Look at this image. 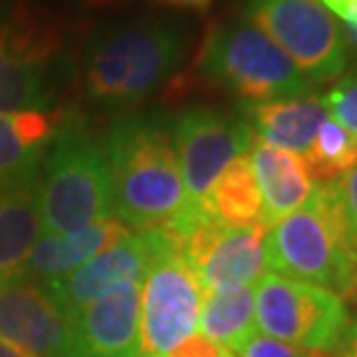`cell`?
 Returning <instances> with one entry per match:
<instances>
[{
	"mask_svg": "<svg viewBox=\"0 0 357 357\" xmlns=\"http://www.w3.org/2000/svg\"><path fill=\"white\" fill-rule=\"evenodd\" d=\"M192 30L173 17H134L97 26L83 51V95L104 111L150 100L185 63Z\"/></svg>",
	"mask_w": 357,
	"mask_h": 357,
	"instance_id": "6da1fadb",
	"label": "cell"
},
{
	"mask_svg": "<svg viewBox=\"0 0 357 357\" xmlns=\"http://www.w3.org/2000/svg\"><path fill=\"white\" fill-rule=\"evenodd\" d=\"M113 185V219L136 233L171 231L189 210L171 127L162 118H118L102 141Z\"/></svg>",
	"mask_w": 357,
	"mask_h": 357,
	"instance_id": "7a4b0ae2",
	"label": "cell"
},
{
	"mask_svg": "<svg viewBox=\"0 0 357 357\" xmlns=\"http://www.w3.org/2000/svg\"><path fill=\"white\" fill-rule=\"evenodd\" d=\"M265 265L275 275L321 286L344 302H357V249L334 182L316 185L302 208L270 226Z\"/></svg>",
	"mask_w": 357,
	"mask_h": 357,
	"instance_id": "3957f363",
	"label": "cell"
},
{
	"mask_svg": "<svg viewBox=\"0 0 357 357\" xmlns=\"http://www.w3.org/2000/svg\"><path fill=\"white\" fill-rule=\"evenodd\" d=\"M40 173L35 199L44 235H70L113 219V185L104 148L77 120L63 118Z\"/></svg>",
	"mask_w": 357,
	"mask_h": 357,
	"instance_id": "277c9868",
	"label": "cell"
},
{
	"mask_svg": "<svg viewBox=\"0 0 357 357\" xmlns=\"http://www.w3.org/2000/svg\"><path fill=\"white\" fill-rule=\"evenodd\" d=\"M196 77L238 100L240 106L311 93L291 58L245 17L215 24L196 56Z\"/></svg>",
	"mask_w": 357,
	"mask_h": 357,
	"instance_id": "5b68a950",
	"label": "cell"
},
{
	"mask_svg": "<svg viewBox=\"0 0 357 357\" xmlns=\"http://www.w3.org/2000/svg\"><path fill=\"white\" fill-rule=\"evenodd\" d=\"M67 83L65 35L56 19L28 7L0 17V113H53Z\"/></svg>",
	"mask_w": 357,
	"mask_h": 357,
	"instance_id": "8992f818",
	"label": "cell"
},
{
	"mask_svg": "<svg viewBox=\"0 0 357 357\" xmlns=\"http://www.w3.org/2000/svg\"><path fill=\"white\" fill-rule=\"evenodd\" d=\"M150 256L139 295V357H164L199 328L203 288L166 233H146Z\"/></svg>",
	"mask_w": 357,
	"mask_h": 357,
	"instance_id": "52a82bcc",
	"label": "cell"
},
{
	"mask_svg": "<svg viewBox=\"0 0 357 357\" xmlns=\"http://www.w3.org/2000/svg\"><path fill=\"white\" fill-rule=\"evenodd\" d=\"M254 314L265 337L323 355L337 348L353 318L339 295L275 272L256 281Z\"/></svg>",
	"mask_w": 357,
	"mask_h": 357,
	"instance_id": "ba28073f",
	"label": "cell"
},
{
	"mask_svg": "<svg viewBox=\"0 0 357 357\" xmlns=\"http://www.w3.org/2000/svg\"><path fill=\"white\" fill-rule=\"evenodd\" d=\"M245 19L291 58L311 86L337 81L348 70L341 24L318 0H245Z\"/></svg>",
	"mask_w": 357,
	"mask_h": 357,
	"instance_id": "9c48e42d",
	"label": "cell"
},
{
	"mask_svg": "<svg viewBox=\"0 0 357 357\" xmlns=\"http://www.w3.org/2000/svg\"><path fill=\"white\" fill-rule=\"evenodd\" d=\"M171 134L182 185L194 210H201L226 166L233 159L247 155L254 143V132L245 118L210 106H194L178 113L171 125Z\"/></svg>",
	"mask_w": 357,
	"mask_h": 357,
	"instance_id": "30bf717a",
	"label": "cell"
},
{
	"mask_svg": "<svg viewBox=\"0 0 357 357\" xmlns=\"http://www.w3.org/2000/svg\"><path fill=\"white\" fill-rule=\"evenodd\" d=\"M265 233L261 226H226L208 215L194 219L173 242L205 293L254 286L265 272Z\"/></svg>",
	"mask_w": 357,
	"mask_h": 357,
	"instance_id": "8fae6325",
	"label": "cell"
},
{
	"mask_svg": "<svg viewBox=\"0 0 357 357\" xmlns=\"http://www.w3.org/2000/svg\"><path fill=\"white\" fill-rule=\"evenodd\" d=\"M0 339L28 357H79L72 321L24 272L0 277Z\"/></svg>",
	"mask_w": 357,
	"mask_h": 357,
	"instance_id": "7c38bea8",
	"label": "cell"
},
{
	"mask_svg": "<svg viewBox=\"0 0 357 357\" xmlns=\"http://www.w3.org/2000/svg\"><path fill=\"white\" fill-rule=\"evenodd\" d=\"M148 256L150 247L146 233H129L70 275L40 281V284L60 311L72 321L81 309L93 305L104 295L116 293L120 288L141 286Z\"/></svg>",
	"mask_w": 357,
	"mask_h": 357,
	"instance_id": "4fadbf2b",
	"label": "cell"
},
{
	"mask_svg": "<svg viewBox=\"0 0 357 357\" xmlns=\"http://www.w3.org/2000/svg\"><path fill=\"white\" fill-rule=\"evenodd\" d=\"M139 286L109 293L72 318L79 357H139Z\"/></svg>",
	"mask_w": 357,
	"mask_h": 357,
	"instance_id": "5bb4252c",
	"label": "cell"
},
{
	"mask_svg": "<svg viewBox=\"0 0 357 357\" xmlns=\"http://www.w3.org/2000/svg\"><path fill=\"white\" fill-rule=\"evenodd\" d=\"M63 113H0V192L33 189Z\"/></svg>",
	"mask_w": 357,
	"mask_h": 357,
	"instance_id": "9a60e30c",
	"label": "cell"
},
{
	"mask_svg": "<svg viewBox=\"0 0 357 357\" xmlns=\"http://www.w3.org/2000/svg\"><path fill=\"white\" fill-rule=\"evenodd\" d=\"M247 157L263 199L265 229L302 208L314 194L316 185L300 155L272 148L254 136Z\"/></svg>",
	"mask_w": 357,
	"mask_h": 357,
	"instance_id": "2e32d148",
	"label": "cell"
},
{
	"mask_svg": "<svg viewBox=\"0 0 357 357\" xmlns=\"http://www.w3.org/2000/svg\"><path fill=\"white\" fill-rule=\"evenodd\" d=\"M240 116L247 120L258 141L293 155H305L325 120L323 100L318 95L288 97V100L240 106Z\"/></svg>",
	"mask_w": 357,
	"mask_h": 357,
	"instance_id": "e0dca14e",
	"label": "cell"
},
{
	"mask_svg": "<svg viewBox=\"0 0 357 357\" xmlns=\"http://www.w3.org/2000/svg\"><path fill=\"white\" fill-rule=\"evenodd\" d=\"M125 235H129V229L118 219H104L70 235H42L24 265V275L37 277L40 281L60 279Z\"/></svg>",
	"mask_w": 357,
	"mask_h": 357,
	"instance_id": "ac0fdd59",
	"label": "cell"
},
{
	"mask_svg": "<svg viewBox=\"0 0 357 357\" xmlns=\"http://www.w3.org/2000/svg\"><path fill=\"white\" fill-rule=\"evenodd\" d=\"M208 215L226 226H261L265 229L263 199L258 192L249 157L242 155L226 166L201 205Z\"/></svg>",
	"mask_w": 357,
	"mask_h": 357,
	"instance_id": "d6986e66",
	"label": "cell"
},
{
	"mask_svg": "<svg viewBox=\"0 0 357 357\" xmlns=\"http://www.w3.org/2000/svg\"><path fill=\"white\" fill-rule=\"evenodd\" d=\"M42 233L40 208L33 189L0 192V277L24 272Z\"/></svg>",
	"mask_w": 357,
	"mask_h": 357,
	"instance_id": "ffe728a7",
	"label": "cell"
},
{
	"mask_svg": "<svg viewBox=\"0 0 357 357\" xmlns=\"http://www.w3.org/2000/svg\"><path fill=\"white\" fill-rule=\"evenodd\" d=\"M199 328L205 339L224 346L233 355L256 334L254 286L205 293Z\"/></svg>",
	"mask_w": 357,
	"mask_h": 357,
	"instance_id": "44dd1931",
	"label": "cell"
},
{
	"mask_svg": "<svg viewBox=\"0 0 357 357\" xmlns=\"http://www.w3.org/2000/svg\"><path fill=\"white\" fill-rule=\"evenodd\" d=\"M314 185H330L348 176L357 164V141L344 127L328 118L318 127L311 146L302 155Z\"/></svg>",
	"mask_w": 357,
	"mask_h": 357,
	"instance_id": "7402d4cb",
	"label": "cell"
},
{
	"mask_svg": "<svg viewBox=\"0 0 357 357\" xmlns=\"http://www.w3.org/2000/svg\"><path fill=\"white\" fill-rule=\"evenodd\" d=\"M321 100L328 116L357 141V65L341 74Z\"/></svg>",
	"mask_w": 357,
	"mask_h": 357,
	"instance_id": "603a6c76",
	"label": "cell"
},
{
	"mask_svg": "<svg viewBox=\"0 0 357 357\" xmlns=\"http://www.w3.org/2000/svg\"><path fill=\"white\" fill-rule=\"evenodd\" d=\"M235 357H328V355L302 351V348L284 344V341H279V339L265 337V334H254V337L235 353Z\"/></svg>",
	"mask_w": 357,
	"mask_h": 357,
	"instance_id": "cb8c5ba5",
	"label": "cell"
},
{
	"mask_svg": "<svg viewBox=\"0 0 357 357\" xmlns=\"http://www.w3.org/2000/svg\"><path fill=\"white\" fill-rule=\"evenodd\" d=\"M334 187H337L339 205H341V212H344L348 233H351V240L357 249V164L348 176H344L339 182H334Z\"/></svg>",
	"mask_w": 357,
	"mask_h": 357,
	"instance_id": "d4e9b609",
	"label": "cell"
},
{
	"mask_svg": "<svg viewBox=\"0 0 357 357\" xmlns=\"http://www.w3.org/2000/svg\"><path fill=\"white\" fill-rule=\"evenodd\" d=\"M164 357H235L231 351H226L224 346L215 344V341L205 339L203 334H192L189 339L176 346L169 355Z\"/></svg>",
	"mask_w": 357,
	"mask_h": 357,
	"instance_id": "484cf974",
	"label": "cell"
},
{
	"mask_svg": "<svg viewBox=\"0 0 357 357\" xmlns=\"http://www.w3.org/2000/svg\"><path fill=\"white\" fill-rule=\"evenodd\" d=\"M330 357H357V314L351 318L344 337L339 339V344L330 353Z\"/></svg>",
	"mask_w": 357,
	"mask_h": 357,
	"instance_id": "4316f807",
	"label": "cell"
},
{
	"mask_svg": "<svg viewBox=\"0 0 357 357\" xmlns=\"http://www.w3.org/2000/svg\"><path fill=\"white\" fill-rule=\"evenodd\" d=\"M155 5L173 7V10H187V12H205L215 0H150Z\"/></svg>",
	"mask_w": 357,
	"mask_h": 357,
	"instance_id": "83f0119b",
	"label": "cell"
},
{
	"mask_svg": "<svg viewBox=\"0 0 357 357\" xmlns=\"http://www.w3.org/2000/svg\"><path fill=\"white\" fill-rule=\"evenodd\" d=\"M341 33H344V42H346V51H348V63L357 65V26H346L341 24Z\"/></svg>",
	"mask_w": 357,
	"mask_h": 357,
	"instance_id": "f1b7e54d",
	"label": "cell"
},
{
	"mask_svg": "<svg viewBox=\"0 0 357 357\" xmlns=\"http://www.w3.org/2000/svg\"><path fill=\"white\" fill-rule=\"evenodd\" d=\"M77 7L83 10H106V7H120L127 3H134V0H72Z\"/></svg>",
	"mask_w": 357,
	"mask_h": 357,
	"instance_id": "f546056e",
	"label": "cell"
},
{
	"mask_svg": "<svg viewBox=\"0 0 357 357\" xmlns=\"http://www.w3.org/2000/svg\"><path fill=\"white\" fill-rule=\"evenodd\" d=\"M339 19L344 21L346 26H357V0H348L344 12L339 14Z\"/></svg>",
	"mask_w": 357,
	"mask_h": 357,
	"instance_id": "4dcf8cb0",
	"label": "cell"
},
{
	"mask_svg": "<svg viewBox=\"0 0 357 357\" xmlns=\"http://www.w3.org/2000/svg\"><path fill=\"white\" fill-rule=\"evenodd\" d=\"M318 3H321L325 10L332 14V17H339V14L344 12V7H346L348 0H318Z\"/></svg>",
	"mask_w": 357,
	"mask_h": 357,
	"instance_id": "1f68e13d",
	"label": "cell"
},
{
	"mask_svg": "<svg viewBox=\"0 0 357 357\" xmlns=\"http://www.w3.org/2000/svg\"><path fill=\"white\" fill-rule=\"evenodd\" d=\"M0 357H28L24 351H19V348H14L12 344H7L5 339H0Z\"/></svg>",
	"mask_w": 357,
	"mask_h": 357,
	"instance_id": "d6a6232c",
	"label": "cell"
},
{
	"mask_svg": "<svg viewBox=\"0 0 357 357\" xmlns=\"http://www.w3.org/2000/svg\"><path fill=\"white\" fill-rule=\"evenodd\" d=\"M328 357H330V355H328Z\"/></svg>",
	"mask_w": 357,
	"mask_h": 357,
	"instance_id": "836d02e7",
	"label": "cell"
}]
</instances>
